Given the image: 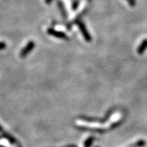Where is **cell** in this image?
Here are the masks:
<instances>
[{
    "label": "cell",
    "instance_id": "6da1fadb",
    "mask_svg": "<svg viewBox=\"0 0 147 147\" xmlns=\"http://www.w3.org/2000/svg\"><path fill=\"white\" fill-rule=\"evenodd\" d=\"M48 35H51L52 36H54L57 38L63 39V40H68V37L67 36L65 33L63 32L58 31V30H56V29H53V28H49L47 29V31Z\"/></svg>",
    "mask_w": 147,
    "mask_h": 147
},
{
    "label": "cell",
    "instance_id": "7a4b0ae2",
    "mask_svg": "<svg viewBox=\"0 0 147 147\" xmlns=\"http://www.w3.org/2000/svg\"><path fill=\"white\" fill-rule=\"evenodd\" d=\"M77 24H78L79 29H80V31H81L82 35H83L84 39H85L86 41H88V42L91 41H92V36L90 35V34L89 33V32H88L87 29H86V26L84 25V23L81 21H78L77 22Z\"/></svg>",
    "mask_w": 147,
    "mask_h": 147
},
{
    "label": "cell",
    "instance_id": "3957f363",
    "mask_svg": "<svg viewBox=\"0 0 147 147\" xmlns=\"http://www.w3.org/2000/svg\"><path fill=\"white\" fill-rule=\"evenodd\" d=\"M35 47V42L33 41H30L28 42V44L26 45L23 48V50L21 51L20 53V56L21 58H25L26 56L29 54V53L32 51L33 49Z\"/></svg>",
    "mask_w": 147,
    "mask_h": 147
},
{
    "label": "cell",
    "instance_id": "277c9868",
    "mask_svg": "<svg viewBox=\"0 0 147 147\" xmlns=\"http://www.w3.org/2000/svg\"><path fill=\"white\" fill-rule=\"evenodd\" d=\"M147 49V39H145L142 41L139 47H138V53L140 55L143 54V53L145 52L146 50Z\"/></svg>",
    "mask_w": 147,
    "mask_h": 147
},
{
    "label": "cell",
    "instance_id": "5b68a950",
    "mask_svg": "<svg viewBox=\"0 0 147 147\" xmlns=\"http://www.w3.org/2000/svg\"><path fill=\"white\" fill-rule=\"evenodd\" d=\"M146 144V142L143 140H140L138 141H137L136 143H134V144L131 145L130 147H143Z\"/></svg>",
    "mask_w": 147,
    "mask_h": 147
},
{
    "label": "cell",
    "instance_id": "8992f818",
    "mask_svg": "<svg viewBox=\"0 0 147 147\" xmlns=\"http://www.w3.org/2000/svg\"><path fill=\"white\" fill-rule=\"evenodd\" d=\"M2 135H3V137L8 140L10 143H16V140L14 139V138H13L12 136H11L10 134H8L5 133V132H4V131L2 132Z\"/></svg>",
    "mask_w": 147,
    "mask_h": 147
},
{
    "label": "cell",
    "instance_id": "52a82bcc",
    "mask_svg": "<svg viewBox=\"0 0 147 147\" xmlns=\"http://www.w3.org/2000/svg\"><path fill=\"white\" fill-rule=\"evenodd\" d=\"M94 140H95V138L94 137H90V138H89L86 140L85 143H84V146L90 147L92 146V144L93 143V142H94Z\"/></svg>",
    "mask_w": 147,
    "mask_h": 147
},
{
    "label": "cell",
    "instance_id": "ba28073f",
    "mask_svg": "<svg viewBox=\"0 0 147 147\" xmlns=\"http://www.w3.org/2000/svg\"><path fill=\"white\" fill-rule=\"evenodd\" d=\"M6 48V44L5 42H0V50H4Z\"/></svg>",
    "mask_w": 147,
    "mask_h": 147
},
{
    "label": "cell",
    "instance_id": "9c48e42d",
    "mask_svg": "<svg viewBox=\"0 0 147 147\" xmlns=\"http://www.w3.org/2000/svg\"><path fill=\"white\" fill-rule=\"evenodd\" d=\"M53 0H45V2H46L47 4H50V3H51L52 2Z\"/></svg>",
    "mask_w": 147,
    "mask_h": 147
},
{
    "label": "cell",
    "instance_id": "30bf717a",
    "mask_svg": "<svg viewBox=\"0 0 147 147\" xmlns=\"http://www.w3.org/2000/svg\"><path fill=\"white\" fill-rule=\"evenodd\" d=\"M0 132H1V133L3 132V129H2V127L1 125H0Z\"/></svg>",
    "mask_w": 147,
    "mask_h": 147
},
{
    "label": "cell",
    "instance_id": "8fae6325",
    "mask_svg": "<svg viewBox=\"0 0 147 147\" xmlns=\"http://www.w3.org/2000/svg\"><path fill=\"white\" fill-rule=\"evenodd\" d=\"M0 139H1V136H0Z\"/></svg>",
    "mask_w": 147,
    "mask_h": 147
}]
</instances>
